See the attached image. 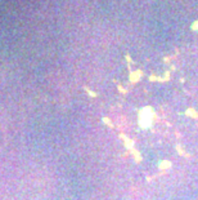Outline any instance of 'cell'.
Here are the masks:
<instances>
[{
	"label": "cell",
	"instance_id": "1",
	"mask_svg": "<svg viewBox=\"0 0 198 200\" xmlns=\"http://www.w3.org/2000/svg\"><path fill=\"white\" fill-rule=\"evenodd\" d=\"M140 75H141L140 71H136V72H134V74H131V81L139 80V79H140Z\"/></svg>",
	"mask_w": 198,
	"mask_h": 200
},
{
	"label": "cell",
	"instance_id": "2",
	"mask_svg": "<svg viewBox=\"0 0 198 200\" xmlns=\"http://www.w3.org/2000/svg\"><path fill=\"white\" fill-rule=\"evenodd\" d=\"M188 114H189V115H192L194 119H197V117H198V114H197L193 109H189V110H188V111H187V115H188Z\"/></svg>",
	"mask_w": 198,
	"mask_h": 200
},
{
	"label": "cell",
	"instance_id": "3",
	"mask_svg": "<svg viewBox=\"0 0 198 200\" xmlns=\"http://www.w3.org/2000/svg\"><path fill=\"white\" fill-rule=\"evenodd\" d=\"M133 154H134V156L136 158V160H138V161H140V160H141V158H140V155H139V152H138V151L133 150Z\"/></svg>",
	"mask_w": 198,
	"mask_h": 200
},
{
	"label": "cell",
	"instance_id": "4",
	"mask_svg": "<svg viewBox=\"0 0 198 200\" xmlns=\"http://www.w3.org/2000/svg\"><path fill=\"white\" fill-rule=\"evenodd\" d=\"M171 164H170V161H162L161 163V168H169Z\"/></svg>",
	"mask_w": 198,
	"mask_h": 200
},
{
	"label": "cell",
	"instance_id": "5",
	"mask_svg": "<svg viewBox=\"0 0 198 200\" xmlns=\"http://www.w3.org/2000/svg\"><path fill=\"white\" fill-rule=\"evenodd\" d=\"M192 28H193V30H198V22H194L193 26H192Z\"/></svg>",
	"mask_w": 198,
	"mask_h": 200
}]
</instances>
